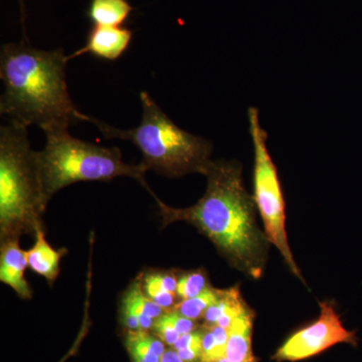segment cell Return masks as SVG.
<instances>
[{
  "mask_svg": "<svg viewBox=\"0 0 362 362\" xmlns=\"http://www.w3.org/2000/svg\"><path fill=\"white\" fill-rule=\"evenodd\" d=\"M204 175L206 192L194 206L175 209L152 194L162 225L187 221L206 235L233 266L259 277L265 261L267 238L257 226L256 204L245 188L242 166L235 161H211Z\"/></svg>",
  "mask_w": 362,
  "mask_h": 362,
  "instance_id": "cell-1",
  "label": "cell"
},
{
  "mask_svg": "<svg viewBox=\"0 0 362 362\" xmlns=\"http://www.w3.org/2000/svg\"><path fill=\"white\" fill-rule=\"evenodd\" d=\"M64 49L42 51L20 44H6L0 52V78L4 93L0 113L11 121L42 130L69 128L82 121L69 94Z\"/></svg>",
  "mask_w": 362,
  "mask_h": 362,
  "instance_id": "cell-2",
  "label": "cell"
},
{
  "mask_svg": "<svg viewBox=\"0 0 362 362\" xmlns=\"http://www.w3.org/2000/svg\"><path fill=\"white\" fill-rule=\"evenodd\" d=\"M142 120L138 127L122 130L82 114V121L95 124L106 139L131 141L142 153L141 165L166 177L188 173L204 175L211 163L213 144L181 129L146 92H141Z\"/></svg>",
  "mask_w": 362,
  "mask_h": 362,
  "instance_id": "cell-3",
  "label": "cell"
},
{
  "mask_svg": "<svg viewBox=\"0 0 362 362\" xmlns=\"http://www.w3.org/2000/svg\"><path fill=\"white\" fill-rule=\"evenodd\" d=\"M45 202L37 152L28 127L14 121L0 128V240H18L44 226Z\"/></svg>",
  "mask_w": 362,
  "mask_h": 362,
  "instance_id": "cell-4",
  "label": "cell"
},
{
  "mask_svg": "<svg viewBox=\"0 0 362 362\" xmlns=\"http://www.w3.org/2000/svg\"><path fill=\"white\" fill-rule=\"evenodd\" d=\"M45 148L37 152L40 183L45 202L78 181H108L120 176L134 178L151 192L141 164L123 161L118 147H103L73 137L69 128L44 131Z\"/></svg>",
  "mask_w": 362,
  "mask_h": 362,
  "instance_id": "cell-5",
  "label": "cell"
},
{
  "mask_svg": "<svg viewBox=\"0 0 362 362\" xmlns=\"http://www.w3.org/2000/svg\"><path fill=\"white\" fill-rule=\"evenodd\" d=\"M247 119L254 145V201L265 225L267 240L275 245L293 273L302 279L288 244L285 228V199L277 168L267 147L268 133L259 122L258 108L250 107Z\"/></svg>",
  "mask_w": 362,
  "mask_h": 362,
  "instance_id": "cell-6",
  "label": "cell"
},
{
  "mask_svg": "<svg viewBox=\"0 0 362 362\" xmlns=\"http://www.w3.org/2000/svg\"><path fill=\"white\" fill-rule=\"evenodd\" d=\"M320 317L315 323L298 331L278 350L277 361H296L316 356L337 343L356 344V333L343 326L334 307L320 303Z\"/></svg>",
  "mask_w": 362,
  "mask_h": 362,
  "instance_id": "cell-7",
  "label": "cell"
},
{
  "mask_svg": "<svg viewBox=\"0 0 362 362\" xmlns=\"http://www.w3.org/2000/svg\"><path fill=\"white\" fill-rule=\"evenodd\" d=\"M133 32L124 26L93 25L87 35L84 47L66 56V61L84 54L107 61H116L129 47Z\"/></svg>",
  "mask_w": 362,
  "mask_h": 362,
  "instance_id": "cell-8",
  "label": "cell"
},
{
  "mask_svg": "<svg viewBox=\"0 0 362 362\" xmlns=\"http://www.w3.org/2000/svg\"><path fill=\"white\" fill-rule=\"evenodd\" d=\"M25 251L21 249L18 240L1 243L0 250V281L13 288L21 299H30L33 290L25 278L28 267Z\"/></svg>",
  "mask_w": 362,
  "mask_h": 362,
  "instance_id": "cell-9",
  "label": "cell"
},
{
  "mask_svg": "<svg viewBox=\"0 0 362 362\" xmlns=\"http://www.w3.org/2000/svg\"><path fill=\"white\" fill-rule=\"evenodd\" d=\"M35 235V245L32 249L25 251L28 265L37 275L47 279L49 283H54L59 277L61 271L59 262L66 254V250H56L49 246L45 239L44 226L37 228Z\"/></svg>",
  "mask_w": 362,
  "mask_h": 362,
  "instance_id": "cell-10",
  "label": "cell"
},
{
  "mask_svg": "<svg viewBox=\"0 0 362 362\" xmlns=\"http://www.w3.org/2000/svg\"><path fill=\"white\" fill-rule=\"evenodd\" d=\"M252 314L246 309L228 329L226 358L235 362H255L252 352Z\"/></svg>",
  "mask_w": 362,
  "mask_h": 362,
  "instance_id": "cell-11",
  "label": "cell"
},
{
  "mask_svg": "<svg viewBox=\"0 0 362 362\" xmlns=\"http://www.w3.org/2000/svg\"><path fill=\"white\" fill-rule=\"evenodd\" d=\"M132 11L128 0H90L86 16L93 25L120 26Z\"/></svg>",
  "mask_w": 362,
  "mask_h": 362,
  "instance_id": "cell-12",
  "label": "cell"
},
{
  "mask_svg": "<svg viewBox=\"0 0 362 362\" xmlns=\"http://www.w3.org/2000/svg\"><path fill=\"white\" fill-rule=\"evenodd\" d=\"M126 347L132 362H160L165 352L163 342L141 329L128 332Z\"/></svg>",
  "mask_w": 362,
  "mask_h": 362,
  "instance_id": "cell-13",
  "label": "cell"
},
{
  "mask_svg": "<svg viewBox=\"0 0 362 362\" xmlns=\"http://www.w3.org/2000/svg\"><path fill=\"white\" fill-rule=\"evenodd\" d=\"M223 292V290L207 287L197 296L183 300L177 306H175V310L180 312L181 315L187 317V318L197 320L199 317L204 316V312L211 305L221 299Z\"/></svg>",
  "mask_w": 362,
  "mask_h": 362,
  "instance_id": "cell-14",
  "label": "cell"
},
{
  "mask_svg": "<svg viewBox=\"0 0 362 362\" xmlns=\"http://www.w3.org/2000/svg\"><path fill=\"white\" fill-rule=\"evenodd\" d=\"M209 287L206 274L202 272L185 274L178 279L177 294L181 299L187 300L201 294Z\"/></svg>",
  "mask_w": 362,
  "mask_h": 362,
  "instance_id": "cell-15",
  "label": "cell"
},
{
  "mask_svg": "<svg viewBox=\"0 0 362 362\" xmlns=\"http://www.w3.org/2000/svg\"><path fill=\"white\" fill-rule=\"evenodd\" d=\"M144 290L145 294L156 302L159 306H161L164 310H173V307H175V295L173 293L166 291L158 278H157L156 273H150L144 279Z\"/></svg>",
  "mask_w": 362,
  "mask_h": 362,
  "instance_id": "cell-16",
  "label": "cell"
},
{
  "mask_svg": "<svg viewBox=\"0 0 362 362\" xmlns=\"http://www.w3.org/2000/svg\"><path fill=\"white\" fill-rule=\"evenodd\" d=\"M153 329L162 341L165 342L166 344L171 345V346H173L181 337L180 333L175 329V326L169 322L165 314L156 319V322H154Z\"/></svg>",
  "mask_w": 362,
  "mask_h": 362,
  "instance_id": "cell-17",
  "label": "cell"
},
{
  "mask_svg": "<svg viewBox=\"0 0 362 362\" xmlns=\"http://www.w3.org/2000/svg\"><path fill=\"white\" fill-rule=\"evenodd\" d=\"M166 318L169 322L175 326V329L180 333L181 335L187 334V333L194 332V321L192 319L187 318V317L181 315L180 312L176 310H170L165 312Z\"/></svg>",
  "mask_w": 362,
  "mask_h": 362,
  "instance_id": "cell-18",
  "label": "cell"
},
{
  "mask_svg": "<svg viewBox=\"0 0 362 362\" xmlns=\"http://www.w3.org/2000/svg\"><path fill=\"white\" fill-rule=\"evenodd\" d=\"M202 362H216L218 361V354H216V338L213 331L209 327V329L204 333L202 337Z\"/></svg>",
  "mask_w": 362,
  "mask_h": 362,
  "instance_id": "cell-19",
  "label": "cell"
},
{
  "mask_svg": "<svg viewBox=\"0 0 362 362\" xmlns=\"http://www.w3.org/2000/svg\"><path fill=\"white\" fill-rule=\"evenodd\" d=\"M202 332H190L187 334L181 335L177 342L173 345L176 351L177 350L187 349V347H202Z\"/></svg>",
  "mask_w": 362,
  "mask_h": 362,
  "instance_id": "cell-20",
  "label": "cell"
},
{
  "mask_svg": "<svg viewBox=\"0 0 362 362\" xmlns=\"http://www.w3.org/2000/svg\"><path fill=\"white\" fill-rule=\"evenodd\" d=\"M89 308H85V316H84V322H83L82 329H81L80 333H78V337L77 340H76L75 344L73 345V347L70 349V351L64 356V358L62 359L61 361L59 362H65L66 359L70 358L71 356L77 352L78 347H80L81 342L84 339L86 334H87L88 330H89L90 326V320H89Z\"/></svg>",
  "mask_w": 362,
  "mask_h": 362,
  "instance_id": "cell-21",
  "label": "cell"
},
{
  "mask_svg": "<svg viewBox=\"0 0 362 362\" xmlns=\"http://www.w3.org/2000/svg\"><path fill=\"white\" fill-rule=\"evenodd\" d=\"M176 352L183 362H194L197 358H202V347H187Z\"/></svg>",
  "mask_w": 362,
  "mask_h": 362,
  "instance_id": "cell-22",
  "label": "cell"
},
{
  "mask_svg": "<svg viewBox=\"0 0 362 362\" xmlns=\"http://www.w3.org/2000/svg\"><path fill=\"white\" fill-rule=\"evenodd\" d=\"M160 362H183L181 361L180 356H178L177 352L173 351V350H168V351L164 352L163 356L161 357Z\"/></svg>",
  "mask_w": 362,
  "mask_h": 362,
  "instance_id": "cell-23",
  "label": "cell"
},
{
  "mask_svg": "<svg viewBox=\"0 0 362 362\" xmlns=\"http://www.w3.org/2000/svg\"><path fill=\"white\" fill-rule=\"evenodd\" d=\"M18 1H20V6H21V25H23V35H25V1H26V0H18Z\"/></svg>",
  "mask_w": 362,
  "mask_h": 362,
  "instance_id": "cell-24",
  "label": "cell"
},
{
  "mask_svg": "<svg viewBox=\"0 0 362 362\" xmlns=\"http://www.w3.org/2000/svg\"><path fill=\"white\" fill-rule=\"evenodd\" d=\"M216 362H235V361H228V359L223 358V359H221V361H218ZM246 362H251V361H246Z\"/></svg>",
  "mask_w": 362,
  "mask_h": 362,
  "instance_id": "cell-25",
  "label": "cell"
}]
</instances>
